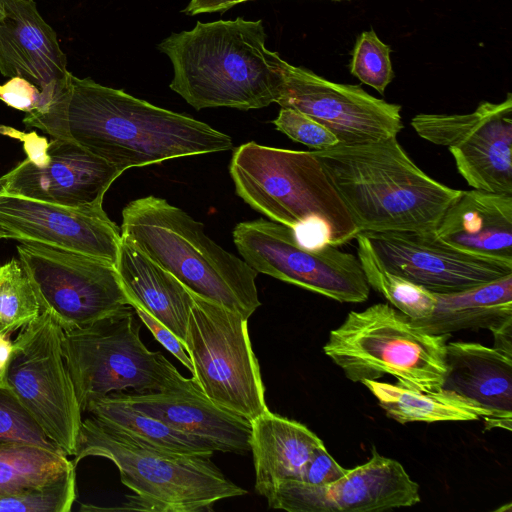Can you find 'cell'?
Here are the masks:
<instances>
[{
  "label": "cell",
  "instance_id": "1",
  "mask_svg": "<svg viewBox=\"0 0 512 512\" xmlns=\"http://www.w3.org/2000/svg\"><path fill=\"white\" fill-rule=\"evenodd\" d=\"M23 123L78 144L122 173L233 147L229 135L204 122L72 73L51 103L26 113Z\"/></svg>",
  "mask_w": 512,
  "mask_h": 512
},
{
  "label": "cell",
  "instance_id": "2",
  "mask_svg": "<svg viewBox=\"0 0 512 512\" xmlns=\"http://www.w3.org/2000/svg\"><path fill=\"white\" fill-rule=\"evenodd\" d=\"M262 20L198 21L158 44L170 59V88L197 110L259 109L276 103L284 59L266 47Z\"/></svg>",
  "mask_w": 512,
  "mask_h": 512
},
{
  "label": "cell",
  "instance_id": "3",
  "mask_svg": "<svg viewBox=\"0 0 512 512\" xmlns=\"http://www.w3.org/2000/svg\"><path fill=\"white\" fill-rule=\"evenodd\" d=\"M312 151L359 232L434 231L462 192L428 176L397 137Z\"/></svg>",
  "mask_w": 512,
  "mask_h": 512
},
{
  "label": "cell",
  "instance_id": "4",
  "mask_svg": "<svg viewBox=\"0 0 512 512\" xmlns=\"http://www.w3.org/2000/svg\"><path fill=\"white\" fill-rule=\"evenodd\" d=\"M230 175L237 194L309 249L341 246L359 233L313 151L248 142L236 148Z\"/></svg>",
  "mask_w": 512,
  "mask_h": 512
},
{
  "label": "cell",
  "instance_id": "5",
  "mask_svg": "<svg viewBox=\"0 0 512 512\" xmlns=\"http://www.w3.org/2000/svg\"><path fill=\"white\" fill-rule=\"evenodd\" d=\"M121 236L194 294L249 319L261 305L255 271L184 210L147 196L122 211Z\"/></svg>",
  "mask_w": 512,
  "mask_h": 512
},
{
  "label": "cell",
  "instance_id": "6",
  "mask_svg": "<svg viewBox=\"0 0 512 512\" xmlns=\"http://www.w3.org/2000/svg\"><path fill=\"white\" fill-rule=\"evenodd\" d=\"M72 463L88 456L111 460L121 482L134 492L122 509L150 512L211 511L222 499L245 495L204 456L161 452L100 425L82 420Z\"/></svg>",
  "mask_w": 512,
  "mask_h": 512
},
{
  "label": "cell",
  "instance_id": "7",
  "mask_svg": "<svg viewBox=\"0 0 512 512\" xmlns=\"http://www.w3.org/2000/svg\"><path fill=\"white\" fill-rule=\"evenodd\" d=\"M450 336L429 334L395 307L377 303L350 311L323 351L353 382L390 375L397 384L431 392L443 384Z\"/></svg>",
  "mask_w": 512,
  "mask_h": 512
},
{
  "label": "cell",
  "instance_id": "8",
  "mask_svg": "<svg viewBox=\"0 0 512 512\" xmlns=\"http://www.w3.org/2000/svg\"><path fill=\"white\" fill-rule=\"evenodd\" d=\"M135 315L128 305L89 326L63 333V356L82 412L90 402L111 393L160 392L185 380L164 355L144 345Z\"/></svg>",
  "mask_w": 512,
  "mask_h": 512
},
{
  "label": "cell",
  "instance_id": "9",
  "mask_svg": "<svg viewBox=\"0 0 512 512\" xmlns=\"http://www.w3.org/2000/svg\"><path fill=\"white\" fill-rule=\"evenodd\" d=\"M184 348L192 378L218 407L250 423L268 409L248 319L193 293Z\"/></svg>",
  "mask_w": 512,
  "mask_h": 512
},
{
  "label": "cell",
  "instance_id": "10",
  "mask_svg": "<svg viewBox=\"0 0 512 512\" xmlns=\"http://www.w3.org/2000/svg\"><path fill=\"white\" fill-rule=\"evenodd\" d=\"M63 329L48 311L23 327L0 370L48 438L67 456L76 452L82 410L62 350Z\"/></svg>",
  "mask_w": 512,
  "mask_h": 512
},
{
  "label": "cell",
  "instance_id": "11",
  "mask_svg": "<svg viewBox=\"0 0 512 512\" xmlns=\"http://www.w3.org/2000/svg\"><path fill=\"white\" fill-rule=\"evenodd\" d=\"M17 252L41 311H48L64 332L130 305L116 266L108 261L31 242H21Z\"/></svg>",
  "mask_w": 512,
  "mask_h": 512
},
{
  "label": "cell",
  "instance_id": "12",
  "mask_svg": "<svg viewBox=\"0 0 512 512\" xmlns=\"http://www.w3.org/2000/svg\"><path fill=\"white\" fill-rule=\"evenodd\" d=\"M233 240L257 272L340 303H362L369 297L370 286L357 256L336 246L306 248L291 228L263 219L237 224Z\"/></svg>",
  "mask_w": 512,
  "mask_h": 512
},
{
  "label": "cell",
  "instance_id": "13",
  "mask_svg": "<svg viewBox=\"0 0 512 512\" xmlns=\"http://www.w3.org/2000/svg\"><path fill=\"white\" fill-rule=\"evenodd\" d=\"M411 126L424 140L449 149L472 189L512 195L511 93L466 114H417Z\"/></svg>",
  "mask_w": 512,
  "mask_h": 512
},
{
  "label": "cell",
  "instance_id": "14",
  "mask_svg": "<svg viewBox=\"0 0 512 512\" xmlns=\"http://www.w3.org/2000/svg\"><path fill=\"white\" fill-rule=\"evenodd\" d=\"M277 104L314 119L340 144L377 142L403 129L401 106L368 94L359 85L329 81L284 60Z\"/></svg>",
  "mask_w": 512,
  "mask_h": 512
},
{
  "label": "cell",
  "instance_id": "15",
  "mask_svg": "<svg viewBox=\"0 0 512 512\" xmlns=\"http://www.w3.org/2000/svg\"><path fill=\"white\" fill-rule=\"evenodd\" d=\"M267 502L288 512H372L414 506L420 493L402 464L373 449L366 463L347 469L336 481L313 485L285 480Z\"/></svg>",
  "mask_w": 512,
  "mask_h": 512
},
{
  "label": "cell",
  "instance_id": "16",
  "mask_svg": "<svg viewBox=\"0 0 512 512\" xmlns=\"http://www.w3.org/2000/svg\"><path fill=\"white\" fill-rule=\"evenodd\" d=\"M363 233L388 270L432 293L460 292L512 274V262L459 250L434 231Z\"/></svg>",
  "mask_w": 512,
  "mask_h": 512
},
{
  "label": "cell",
  "instance_id": "17",
  "mask_svg": "<svg viewBox=\"0 0 512 512\" xmlns=\"http://www.w3.org/2000/svg\"><path fill=\"white\" fill-rule=\"evenodd\" d=\"M1 239L44 244L116 265L122 236L102 203L70 207L0 194Z\"/></svg>",
  "mask_w": 512,
  "mask_h": 512
},
{
  "label": "cell",
  "instance_id": "18",
  "mask_svg": "<svg viewBox=\"0 0 512 512\" xmlns=\"http://www.w3.org/2000/svg\"><path fill=\"white\" fill-rule=\"evenodd\" d=\"M48 160L37 166L28 158L0 177V194L81 207L103 203L105 193L122 174L78 144L52 138Z\"/></svg>",
  "mask_w": 512,
  "mask_h": 512
},
{
  "label": "cell",
  "instance_id": "19",
  "mask_svg": "<svg viewBox=\"0 0 512 512\" xmlns=\"http://www.w3.org/2000/svg\"><path fill=\"white\" fill-rule=\"evenodd\" d=\"M75 466L59 449L0 443V512H69Z\"/></svg>",
  "mask_w": 512,
  "mask_h": 512
},
{
  "label": "cell",
  "instance_id": "20",
  "mask_svg": "<svg viewBox=\"0 0 512 512\" xmlns=\"http://www.w3.org/2000/svg\"><path fill=\"white\" fill-rule=\"evenodd\" d=\"M0 2L5 12L0 19V73L36 85L47 107L71 73L57 34L40 15L34 0Z\"/></svg>",
  "mask_w": 512,
  "mask_h": 512
},
{
  "label": "cell",
  "instance_id": "21",
  "mask_svg": "<svg viewBox=\"0 0 512 512\" xmlns=\"http://www.w3.org/2000/svg\"><path fill=\"white\" fill-rule=\"evenodd\" d=\"M116 394L137 410L207 442L215 451H250L251 423L214 404L193 378L160 392Z\"/></svg>",
  "mask_w": 512,
  "mask_h": 512
},
{
  "label": "cell",
  "instance_id": "22",
  "mask_svg": "<svg viewBox=\"0 0 512 512\" xmlns=\"http://www.w3.org/2000/svg\"><path fill=\"white\" fill-rule=\"evenodd\" d=\"M434 232L459 250L512 262V195L462 190Z\"/></svg>",
  "mask_w": 512,
  "mask_h": 512
},
{
  "label": "cell",
  "instance_id": "23",
  "mask_svg": "<svg viewBox=\"0 0 512 512\" xmlns=\"http://www.w3.org/2000/svg\"><path fill=\"white\" fill-rule=\"evenodd\" d=\"M440 389L473 401L512 427V355L475 342H447Z\"/></svg>",
  "mask_w": 512,
  "mask_h": 512
},
{
  "label": "cell",
  "instance_id": "24",
  "mask_svg": "<svg viewBox=\"0 0 512 512\" xmlns=\"http://www.w3.org/2000/svg\"><path fill=\"white\" fill-rule=\"evenodd\" d=\"M323 441L305 425L269 410L251 422L250 451L255 490L270 498L279 483L301 480L306 463Z\"/></svg>",
  "mask_w": 512,
  "mask_h": 512
},
{
  "label": "cell",
  "instance_id": "25",
  "mask_svg": "<svg viewBox=\"0 0 512 512\" xmlns=\"http://www.w3.org/2000/svg\"><path fill=\"white\" fill-rule=\"evenodd\" d=\"M115 266L130 305L142 307L184 346L193 292L123 238Z\"/></svg>",
  "mask_w": 512,
  "mask_h": 512
},
{
  "label": "cell",
  "instance_id": "26",
  "mask_svg": "<svg viewBox=\"0 0 512 512\" xmlns=\"http://www.w3.org/2000/svg\"><path fill=\"white\" fill-rule=\"evenodd\" d=\"M434 295L433 312L424 318L411 319L429 334L451 335L467 329L492 331L512 320V274L468 290Z\"/></svg>",
  "mask_w": 512,
  "mask_h": 512
},
{
  "label": "cell",
  "instance_id": "27",
  "mask_svg": "<svg viewBox=\"0 0 512 512\" xmlns=\"http://www.w3.org/2000/svg\"><path fill=\"white\" fill-rule=\"evenodd\" d=\"M386 415L400 424L411 422L472 421L482 418L485 429L512 427L461 395L439 389L424 392L377 380H363Z\"/></svg>",
  "mask_w": 512,
  "mask_h": 512
},
{
  "label": "cell",
  "instance_id": "28",
  "mask_svg": "<svg viewBox=\"0 0 512 512\" xmlns=\"http://www.w3.org/2000/svg\"><path fill=\"white\" fill-rule=\"evenodd\" d=\"M85 411L100 425L161 452L204 457H211L215 452L207 442L137 410L116 393L90 402Z\"/></svg>",
  "mask_w": 512,
  "mask_h": 512
},
{
  "label": "cell",
  "instance_id": "29",
  "mask_svg": "<svg viewBox=\"0 0 512 512\" xmlns=\"http://www.w3.org/2000/svg\"><path fill=\"white\" fill-rule=\"evenodd\" d=\"M357 258L370 288L412 320L429 316L435 307L434 293L388 270L363 232L356 237Z\"/></svg>",
  "mask_w": 512,
  "mask_h": 512
},
{
  "label": "cell",
  "instance_id": "30",
  "mask_svg": "<svg viewBox=\"0 0 512 512\" xmlns=\"http://www.w3.org/2000/svg\"><path fill=\"white\" fill-rule=\"evenodd\" d=\"M40 313L38 297L19 259L1 265L0 336L9 337L34 321Z\"/></svg>",
  "mask_w": 512,
  "mask_h": 512
},
{
  "label": "cell",
  "instance_id": "31",
  "mask_svg": "<svg viewBox=\"0 0 512 512\" xmlns=\"http://www.w3.org/2000/svg\"><path fill=\"white\" fill-rule=\"evenodd\" d=\"M391 48L373 31L358 37L350 63V72L362 83L383 94L394 78Z\"/></svg>",
  "mask_w": 512,
  "mask_h": 512
},
{
  "label": "cell",
  "instance_id": "32",
  "mask_svg": "<svg viewBox=\"0 0 512 512\" xmlns=\"http://www.w3.org/2000/svg\"><path fill=\"white\" fill-rule=\"evenodd\" d=\"M0 443H23L59 449L13 392L2 385H0Z\"/></svg>",
  "mask_w": 512,
  "mask_h": 512
},
{
  "label": "cell",
  "instance_id": "33",
  "mask_svg": "<svg viewBox=\"0 0 512 512\" xmlns=\"http://www.w3.org/2000/svg\"><path fill=\"white\" fill-rule=\"evenodd\" d=\"M273 124L276 129L295 142L313 150H324L339 144L336 136L309 116L291 109L282 108Z\"/></svg>",
  "mask_w": 512,
  "mask_h": 512
},
{
  "label": "cell",
  "instance_id": "34",
  "mask_svg": "<svg viewBox=\"0 0 512 512\" xmlns=\"http://www.w3.org/2000/svg\"><path fill=\"white\" fill-rule=\"evenodd\" d=\"M0 100L25 113L41 111L46 107L40 89L22 77H12L0 84Z\"/></svg>",
  "mask_w": 512,
  "mask_h": 512
},
{
  "label": "cell",
  "instance_id": "35",
  "mask_svg": "<svg viewBox=\"0 0 512 512\" xmlns=\"http://www.w3.org/2000/svg\"><path fill=\"white\" fill-rule=\"evenodd\" d=\"M346 471L347 469L341 467L322 444L314 449L300 481L313 485L329 484L342 477Z\"/></svg>",
  "mask_w": 512,
  "mask_h": 512
},
{
  "label": "cell",
  "instance_id": "36",
  "mask_svg": "<svg viewBox=\"0 0 512 512\" xmlns=\"http://www.w3.org/2000/svg\"><path fill=\"white\" fill-rule=\"evenodd\" d=\"M136 315L151 331L154 338L173 354L193 374L192 361L179 339L160 321L136 304H131Z\"/></svg>",
  "mask_w": 512,
  "mask_h": 512
},
{
  "label": "cell",
  "instance_id": "37",
  "mask_svg": "<svg viewBox=\"0 0 512 512\" xmlns=\"http://www.w3.org/2000/svg\"><path fill=\"white\" fill-rule=\"evenodd\" d=\"M24 142V150L27 158L37 166H43L48 160L47 148L48 141L44 137H39L35 132L23 134L17 131L16 136Z\"/></svg>",
  "mask_w": 512,
  "mask_h": 512
},
{
  "label": "cell",
  "instance_id": "38",
  "mask_svg": "<svg viewBox=\"0 0 512 512\" xmlns=\"http://www.w3.org/2000/svg\"><path fill=\"white\" fill-rule=\"evenodd\" d=\"M248 0H191L183 13L193 16L200 13L225 11L236 4L245 2ZM332 1H343V0H332ZM350 1V0H346Z\"/></svg>",
  "mask_w": 512,
  "mask_h": 512
},
{
  "label": "cell",
  "instance_id": "39",
  "mask_svg": "<svg viewBox=\"0 0 512 512\" xmlns=\"http://www.w3.org/2000/svg\"><path fill=\"white\" fill-rule=\"evenodd\" d=\"M494 347L512 355V320H509L491 331Z\"/></svg>",
  "mask_w": 512,
  "mask_h": 512
},
{
  "label": "cell",
  "instance_id": "40",
  "mask_svg": "<svg viewBox=\"0 0 512 512\" xmlns=\"http://www.w3.org/2000/svg\"><path fill=\"white\" fill-rule=\"evenodd\" d=\"M12 348V342L9 337L0 336V370L4 367L10 351Z\"/></svg>",
  "mask_w": 512,
  "mask_h": 512
},
{
  "label": "cell",
  "instance_id": "41",
  "mask_svg": "<svg viewBox=\"0 0 512 512\" xmlns=\"http://www.w3.org/2000/svg\"><path fill=\"white\" fill-rule=\"evenodd\" d=\"M4 15H5L4 8L0 2V19H2L4 17Z\"/></svg>",
  "mask_w": 512,
  "mask_h": 512
}]
</instances>
